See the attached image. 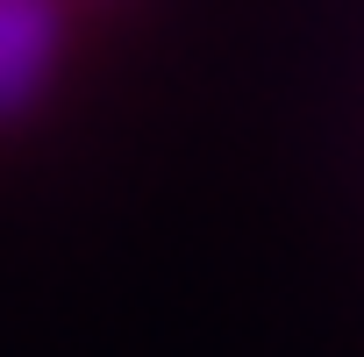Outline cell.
Listing matches in <instances>:
<instances>
[{
	"label": "cell",
	"instance_id": "6da1fadb",
	"mask_svg": "<svg viewBox=\"0 0 364 357\" xmlns=\"http://www.w3.org/2000/svg\"><path fill=\"white\" fill-rule=\"evenodd\" d=\"M65 58V8L58 0H0V122L43 100Z\"/></svg>",
	"mask_w": 364,
	"mask_h": 357
}]
</instances>
